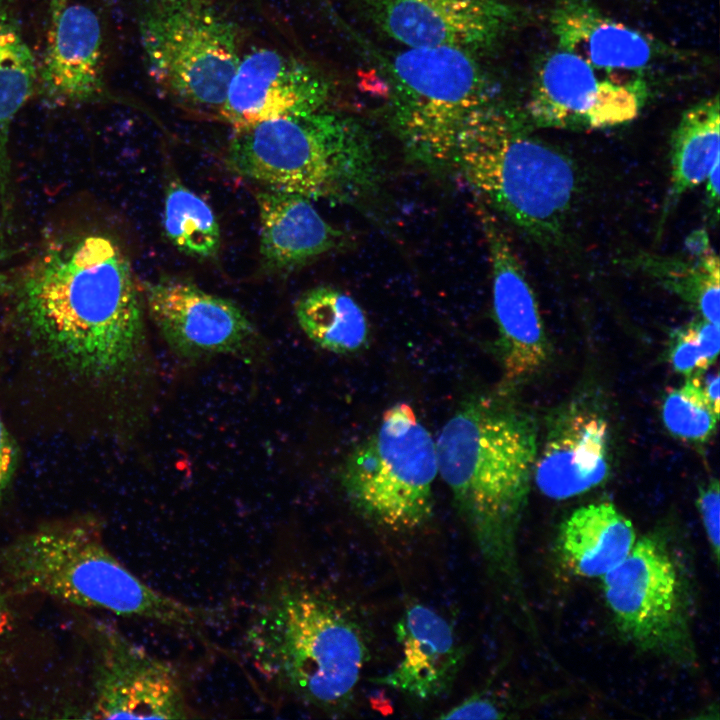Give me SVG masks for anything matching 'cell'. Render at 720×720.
I'll list each match as a JSON object with an SVG mask.
<instances>
[{
    "mask_svg": "<svg viewBox=\"0 0 720 720\" xmlns=\"http://www.w3.org/2000/svg\"><path fill=\"white\" fill-rule=\"evenodd\" d=\"M7 296L28 339L64 371L119 385L146 369L142 292L111 236L90 229L48 235L11 276Z\"/></svg>",
    "mask_w": 720,
    "mask_h": 720,
    "instance_id": "6da1fadb",
    "label": "cell"
},
{
    "mask_svg": "<svg viewBox=\"0 0 720 720\" xmlns=\"http://www.w3.org/2000/svg\"><path fill=\"white\" fill-rule=\"evenodd\" d=\"M435 442L438 472L490 576L524 604L518 534L537 458L536 425L501 397L474 395Z\"/></svg>",
    "mask_w": 720,
    "mask_h": 720,
    "instance_id": "7a4b0ae2",
    "label": "cell"
},
{
    "mask_svg": "<svg viewBox=\"0 0 720 720\" xmlns=\"http://www.w3.org/2000/svg\"><path fill=\"white\" fill-rule=\"evenodd\" d=\"M242 647L273 690L328 713L350 704L368 658L354 617L321 589L290 576L278 577L257 599Z\"/></svg>",
    "mask_w": 720,
    "mask_h": 720,
    "instance_id": "3957f363",
    "label": "cell"
},
{
    "mask_svg": "<svg viewBox=\"0 0 720 720\" xmlns=\"http://www.w3.org/2000/svg\"><path fill=\"white\" fill-rule=\"evenodd\" d=\"M96 518L39 525L0 550V570L19 593L42 594L81 607L140 619L202 638L224 616L160 592L107 548Z\"/></svg>",
    "mask_w": 720,
    "mask_h": 720,
    "instance_id": "277c9868",
    "label": "cell"
},
{
    "mask_svg": "<svg viewBox=\"0 0 720 720\" xmlns=\"http://www.w3.org/2000/svg\"><path fill=\"white\" fill-rule=\"evenodd\" d=\"M523 112L496 100L459 131L451 165L484 206L542 244L563 235L578 188L573 162L533 137Z\"/></svg>",
    "mask_w": 720,
    "mask_h": 720,
    "instance_id": "5b68a950",
    "label": "cell"
},
{
    "mask_svg": "<svg viewBox=\"0 0 720 720\" xmlns=\"http://www.w3.org/2000/svg\"><path fill=\"white\" fill-rule=\"evenodd\" d=\"M226 162L233 172L264 188L334 203L359 201L379 181L368 129L328 108L234 131Z\"/></svg>",
    "mask_w": 720,
    "mask_h": 720,
    "instance_id": "8992f818",
    "label": "cell"
},
{
    "mask_svg": "<svg viewBox=\"0 0 720 720\" xmlns=\"http://www.w3.org/2000/svg\"><path fill=\"white\" fill-rule=\"evenodd\" d=\"M367 48L384 86V115L408 157L451 165L456 137L477 110L498 100L480 55L452 47Z\"/></svg>",
    "mask_w": 720,
    "mask_h": 720,
    "instance_id": "52a82bcc",
    "label": "cell"
},
{
    "mask_svg": "<svg viewBox=\"0 0 720 720\" xmlns=\"http://www.w3.org/2000/svg\"><path fill=\"white\" fill-rule=\"evenodd\" d=\"M145 67L182 109L219 119L242 56L239 26L215 0H138Z\"/></svg>",
    "mask_w": 720,
    "mask_h": 720,
    "instance_id": "ba28073f",
    "label": "cell"
},
{
    "mask_svg": "<svg viewBox=\"0 0 720 720\" xmlns=\"http://www.w3.org/2000/svg\"><path fill=\"white\" fill-rule=\"evenodd\" d=\"M600 579L624 640L674 664H696L691 583L668 533L637 538L626 558Z\"/></svg>",
    "mask_w": 720,
    "mask_h": 720,
    "instance_id": "9c48e42d",
    "label": "cell"
},
{
    "mask_svg": "<svg viewBox=\"0 0 720 720\" xmlns=\"http://www.w3.org/2000/svg\"><path fill=\"white\" fill-rule=\"evenodd\" d=\"M436 442L407 403L388 408L375 432L345 459L341 484L352 506L392 531L421 527L433 514Z\"/></svg>",
    "mask_w": 720,
    "mask_h": 720,
    "instance_id": "30bf717a",
    "label": "cell"
},
{
    "mask_svg": "<svg viewBox=\"0 0 720 720\" xmlns=\"http://www.w3.org/2000/svg\"><path fill=\"white\" fill-rule=\"evenodd\" d=\"M93 718H194L185 680L172 663L117 628L93 629Z\"/></svg>",
    "mask_w": 720,
    "mask_h": 720,
    "instance_id": "8fae6325",
    "label": "cell"
},
{
    "mask_svg": "<svg viewBox=\"0 0 720 720\" xmlns=\"http://www.w3.org/2000/svg\"><path fill=\"white\" fill-rule=\"evenodd\" d=\"M369 27L401 47H452L481 56L519 24L511 0H346Z\"/></svg>",
    "mask_w": 720,
    "mask_h": 720,
    "instance_id": "7c38bea8",
    "label": "cell"
},
{
    "mask_svg": "<svg viewBox=\"0 0 720 720\" xmlns=\"http://www.w3.org/2000/svg\"><path fill=\"white\" fill-rule=\"evenodd\" d=\"M648 93L646 81L621 82L557 47L539 63L523 114L540 128H610L634 120Z\"/></svg>",
    "mask_w": 720,
    "mask_h": 720,
    "instance_id": "4fadbf2b",
    "label": "cell"
},
{
    "mask_svg": "<svg viewBox=\"0 0 720 720\" xmlns=\"http://www.w3.org/2000/svg\"><path fill=\"white\" fill-rule=\"evenodd\" d=\"M142 296L163 340L183 359L230 355L249 361L262 352L261 336L246 313L191 281L162 276L145 282Z\"/></svg>",
    "mask_w": 720,
    "mask_h": 720,
    "instance_id": "5bb4252c",
    "label": "cell"
},
{
    "mask_svg": "<svg viewBox=\"0 0 720 720\" xmlns=\"http://www.w3.org/2000/svg\"><path fill=\"white\" fill-rule=\"evenodd\" d=\"M333 92L315 65L276 49L242 54L219 120L234 131L285 116L328 108Z\"/></svg>",
    "mask_w": 720,
    "mask_h": 720,
    "instance_id": "9a60e30c",
    "label": "cell"
},
{
    "mask_svg": "<svg viewBox=\"0 0 720 720\" xmlns=\"http://www.w3.org/2000/svg\"><path fill=\"white\" fill-rule=\"evenodd\" d=\"M477 211L489 253L500 359L506 378L516 381L543 366L548 341L535 294L512 242L496 214L480 202Z\"/></svg>",
    "mask_w": 720,
    "mask_h": 720,
    "instance_id": "2e32d148",
    "label": "cell"
},
{
    "mask_svg": "<svg viewBox=\"0 0 720 720\" xmlns=\"http://www.w3.org/2000/svg\"><path fill=\"white\" fill-rule=\"evenodd\" d=\"M103 34L97 13L87 5H67L50 23L37 91L51 106L113 99L105 79Z\"/></svg>",
    "mask_w": 720,
    "mask_h": 720,
    "instance_id": "e0dca14e",
    "label": "cell"
},
{
    "mask_svg": "<svg viewBox=\"0 0 720 720\" xmlns=\"http://www.w3.org/2000/svg\"><path fill=\"white\" fill-rule=\"evenodd\" d=\"M610 472L609 426L592 408L573 404L551 421L534 465L540 492L554 500L584 494Z\"/></svg>",
    "mask_w": 720,
    "mask_h": 720,
    "instance_id": "ac0fdd59",
    "label": "cell"
},
{
    "mask_svg": "<svg viewBox=\"0 0 720 720\" xmlns=\"http://www.w3.org/2000/svg\"><path fill=\"white\" fill-rule=\"evenodd\" d=\"M549 24L558 48L621 82L646 81L644 73L658 52L649 36L608 16L591 0H557Z\"/></svg>",
    "mask_w": 720,
    "mask_h": 720,
    "instance_id": "d6986e66",
    "label": "cell"
},
{
    "mask_svg": "<svg viewBox=\"0 0 720 720\" xmlns=\"http://www.w3.org/2000/svg\"><path fill=\"white\" fill-rule=\"evenodd\" d=\"M394 632L401 659L390 672L371 681L420 701L446 694L465 657L448 620L429 606L415 603L405 609Z\"/></svg>",
    "mask_w": 720,
    "mask_h": 720,
    "instance_id": "ffe728a7",
    "label": "cell"
},
{
    "mask_svg": "<svg viewBox=\"0 0 720 720\" xmlns=\"http://www.w3.org/2000/svg\"><path fill=\"white\" fill-rule=\"evenodd\" d=\"M260 256L265 269L289 272L337 248L342 231L329 224L311 199L264 188L256 193Z\"/></svg>",
    "mask_w": 720,
    "mask_h": 720,
    "instance_id": "44dd1931",
    "label": "cell"
},
{
    "mask_svg": "<svg viewBox=\"0 0 720 720\" xmlns=\"http://www.w3.org/2000/svg\"><path fill=\"white\" fill-rule=\"evenodd\" d=\"M38 66L11 0H0V224L11 225L14 207L9 150L12 123L37 91Z\"/></svg>",
    "mask_w": 720,
    "mask_h": 720,
    "instance_id": "7402d4cb",
    "label": "cell"
},
{
    "mask_svg": "<svg viewBox=\"0 0 720 720\" xmlns=\"http://www.w3.org/2000/svg\"><path fill=\"white\" fill-rule=\"evenodd\" d=\"M637 540L632 522L609 502L572 512L561 524L558 550L575 574L601 578L619 565Z\"/></svg>",
    "mask_w": 720,
    "mask_h": 720,
    "instance_id": "603a6c76",
    "label": "cell"
},
{
    "mask_svg": "<svg viewBox=\"0 0 720 720\" xmlns=\"http://www.w3.org/2000/svg\"><path fill=\"white\" fill-rule=\"evenodd\" d=\"M719 96L701 100L683 112L671 138L670 182L661 225L681 197L705 182L719 161Z\"/></svg>",
    "mask_w": 720,
    "mask_h": 720,
    "instance_id": "cb8c5ba5",
    "label": "cell"
},
{
    "mask_svg": "<svg viewBox=\"0 0 720 720\" xmlns=\"http://www.w3.org/2000/svg\"><path fill=\"white\" fill-rule=\"evenodd\" d=\"M687 255L641 254L634 265L693 305L701 318L719 325L720 264L705 230L686 241Z\"/></svg>",
    "mask_w": 720,
    "mask_h": 720,
    "instance_id": "d4e9b609",
    "label": "cell"
},
{
    "mask_svg": "<svg viewBox=\"0 0 720 720\" xmlns=\"http://www.w3.org/2000/svg\"><path fill=\"white\" fill-rule=\"evenodd\" d=\"M297 322L306 336L320 348L351 354L362 350L370 337V326L362 307L353 297L328 285L305 291L295 305Z\"/></svg>",
    "mask_w": 720,
    "mask_h": 720,
    "instance_id": "484cf974",
    "label": "cell"
},
{
    "mask_svg": "<svg viewBox=\"0 0 720 720\" xmlns=\"http://www.w3.org/2000/svg\"><path fill=\"white\" fill-rule=\"evenodd\" d=\"M163 226L180 252L197 259L218 255L221 232L212 208L178 180L171 181L165 192Z\"/></svg>",
    "mask_w": 720,
    "mask_h": 720,
    "instance_id": "4316f807",
    "label": "cell"
},
{
    "mask_svg": "<svg viewBox=\"0 0 720 720\" xmlns=\"http://www.w3.org/2000/svg\"><path fill=\"white\" fill-rule=\"evenodd\" d=\"M661 415L664 426L673 436L691 443L706 442L719 418L699 376L688 377L682 386L666 394Z\"/></svg>",
    "mask_w": 720,
    "mask_h": 720,
    "instance_id": "83f0119b",
    "label": "cell"
},
{
    "mask_svg": "<svg viewBox=\"0 0 720 720\" xmlns=\"http://www.w3.org/2000/svg\"><path fill=\"white\" fill-rule=\"evenodd\" d=\"M719 348V325L701 318L676 332L669 358L678 373L687 377L700 376L717 359Z\"/></svg>",
    "mask_w": 720,
    "mask_h": 720,
    "instance_id": "f1b7e54d",
    "label": "cell"
},
{
    "mask_svg": "<svg viewBox=\"0 0 720 720\" xmlns=\"http://www.w3.org/2000/svg\"><path fill=\"white\" fill-rule=\"evenodd\" d=\"M696 503L713 561L718 566L720 552V494L717 479H711L700 487Z\"/></svg>",
    "mask_w": 720,
    "mask_h": 720,
    "instance_id": "f546056e",
    "label": "cell"
},
{
    "mask_svg": "<svg viewBox=\"0 0 720 720\" xmlns=\"http://www.w3.org/2000/svg\"><path fill=\"white\" fill-rule=\"evenodd\" d=\"M506 711L488 695L473 694L439 716L440 719H502Z\"/></svg>",
    "mask_w": 720,
    "mask_h": 720,
    "instance_id": "4dcf8cb0",
    "label": "cell"
},
{
    "mask_svg": "<svg viewBox=\"0 0 720 720\" xmlns=\"http://www.w3.org/2000/svg\"><path fill=\"white\" fill-rule=\"evenodd\" d=\"M19 458L17 442L6 428L0 411V503L16 475Z\"/></svg>",
    "mask_w": 720,
    "mask_h": 720,
    "instance_id": "1f68e13d",
    "label": "cell"
},
{
    "mask_svg": "<svg viewBox=\"0 0 720 720\" xmlns=\"http://www.w3.org/2000/svg\"><path fill=\"white\" fill-rule=\"evenodd\" d=\"M719 179H720V164L719 161L713 166L712 170L710 171L709 175L707 176L705 182H706V198H707V205L710 210H712V217H713V210L715 211V214L718 216L719 209Z\"/></svg>",
    "mask_w": 720,
    "mask_h": 720,
    "instance_id": "d6a6232c",
    "label": "cell"
},
{
    "mask_svg": "<svg viewBox=\"0 0 720 720\" xmlns=\"http://www.w3.org/2000/svg\"><path fill=\"white\" fill-rule=\"evenodd\" d=\"M11 629V611L7 598L0 587V643Z\"/></svg>",
    "mask_w": 720,
    "mask_h": 720,
    "instance_id": "836d02e7",
    "label": "cell"
},
{
    "mask_svg": "<svg viewBox=\"0 0 720 720\" xmlns=\"http://www.w3.org/2000/svg\"><path fill=\"white\" fill-rule=\"evenodd\" d=\"M719 375L718 373L712 375L704 384L703 388L704 391L712 404L713 408L716 412L719 413V401H720V395H719Z\"/></svg>",
    "mask_w": 720,
    "mask_h": 720,
    "instance_id": "e575fe53",
    "label": "cell"
},
{
    "mask_svg": "<svg viewBox=\"0 0 720 720\" xmlns=\"http://www.w3.org/2000/svg\"><path fill=\"white\" fill-rule=\"evenodd\" d=\"M68 5V0H49L50 23H53L63 9Z\"/></svg>",
    "mask_w": 720,
    "mask_h": 720,
    "instance_id": "d590c367",
    "label": "cell"
},
{
    "mask_svg": "<svg viewBox=\"0 0 720 720\" xmlns=\"http://www.w3.org/2000/svg\"><path fill=\"white\" fill-rule=\"evenodd\" d=\"M11 283V275L0 271V298L7 296Z\"/></svg>",
    "mask_w": 720,
    "mask_h": 720,
    "instance_id": "8d00e7d4",
    "label": "cell"
}]
</instances>
